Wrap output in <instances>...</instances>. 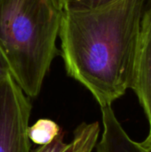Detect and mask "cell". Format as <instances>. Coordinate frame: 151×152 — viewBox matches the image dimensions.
Masks as SVG:
<instances>
[{
	"label": "cell",
	"mask_w": 151,
	"mask_h": 152,
	"mask_svg": "<svg viewBox=\"0 0 151 152\" xmlns=\"http://www.w3.org/2000/svg\"><path fill=\"white\" fill-rule=\"evenodd\" d=\"M60 126L47 118H41L34 125L28 126V136L29 141L38 146H44L51 143L61 133Z\"/></svg>",
	"instance_id": "7"
},
{
	"label": "cell",
	"mask_w": 151,
	"mask_h": 152,
	"mask_svg": "<svg viewBox=\"0 0 151 152\" xmlns=\"http://www.w3.org/2000/svg\"><path fill=\"white\" fill-rule=\"evenodd\" d=\"M31 103L11 74L0 80V152H30Z\"/></svg>",
	"instance_id": "3"
},
{
	"label": "cell",
	"mask_w": 151,
	"mask_h": 152,
	"mask_svg": "<svg viewBox=\"0 0 151 152\" xmlns=\"http://www.w3.org/2000/svg\"><path fill=\"white\" fill-rule=\"evenodd\" d=\"M10 73V69H9V66L7 64V61L3 54V53L0 50V80L2 78H4L5 76H7Z\"/></svg>",
	"instance_id": "9"
},
{
	"label": "cell",
	"mask_w": 151,
	"mask_h": 152,
	"mask_svg": "<svg viewBox=\"0 0 151 152\" xmlns=\"http://www.w3.org/2000/svg\"><path fill=\"white\" fill-rule=\"evenodd\" d=\"M103 132L96 144V152H142L139 142L133 141L117 118L111 106L101 107Z\"/></svg>",
	"instance_id": "5"
},
{
	"label": "cell",
	"mask_w": 151,
	"mask_h": 152,
	"mask_svg": "<svg viewBox=\"0 0 151 152\" xmlns=\"http://www.w3.org/2000/svg\"><path fill=\"white\" fill-rule=\"evenodd\" d=\"M64 131L49 144L38 146L31 152H92L97 144L100 134L98 122L82 123L74 131L69 142H64Z\"/></svg>",
	"instance_id": "6"
},
{
	"label": "cell",
	"mask_w": 151,
	"mask_h": 152,
	"mask_svg": "<svg viewBox=\"0 0 151 152\" xmlns=\"http://www.w3.org/2000/svg\"><path fill=\"white\" fill-rule=\"evenodd\" d=\"M139 145L142 152H151V129L150 130L146 139L142 142H139Z\"/></svg>",
	"instance_id": "10"
},
{
	"label": "cell",
	"mask_w": 151,
	"mask_h": 152,
	"mask_svg": "<svg viewBox=\"0 0 151 152\" xmlns=\"http://www.w3.org/2000/svg\"><path fill=\"white\" fill-rule=\"evenodd\" d=\"M63 11L56 0H0V50L23 93L36 97L53 59Z\"/></svg>",
	"instance_id": "2"
},
{
	"label": "cell",
	"mask_w": 151,
	"mask_h": 152,
	"mask_svg": "<svg viewBox=\"0 0 151 152\" xmlns=\"http://www.w3.org/2000/svg\"><path fill=\"white\" fill-rule=\"evenodd\" d=\"M132 90L142 107L151 129V0L143 11L136 46Z\"/></svg>",
	"instance_id": "4"
},
{
	"label": "cell",
	"mask_w": 151,
	"mask_h": 152,
	"mask_svg": "<svg viewBox=\"0 0 151 152\" xmlns=\"http://www.w3.org/2000/svg\"><path fill=\"white\" fill-rule=\"evenodd\" d=\"M148 0H118L83 11H63L59 37L67 75L101 107L131 89L140 24Z\"/></svg>",
	"instance_id": "1"
},
{
	"label": "cell",
	"mask_w": 151,
	"mask_h": 152,
	"mask_svg": "<svg viewBox=\"0 0 151 152\" xmlns=\"http://www.w3.org/2000/svg\"><path fill=\"white\" fill-rule=\"evenodd\" d=\"M118 0H56L62 11H83L99 8Z\"/></svg>",
	"instance_id": "8"
}]
</instances>
